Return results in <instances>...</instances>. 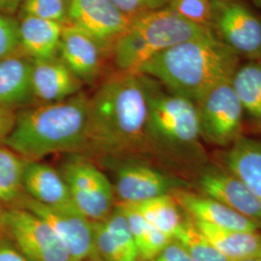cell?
I'll return each instance as SVG.
<instances>
[{
    "mask_svg": "<svg viewBox=\"0 0 261 261\" xmlns=\"http://www.w3.org/2000/svg\"><path fill=\"white\" fill-rule=\"evenodd\" d=\"M173 239L184 248L193 261H231L206 238L189 216L183 220Z\"/></svg>",
    "mask_w": 261,
    "mask_h": 261,
    "instance_id": "484cf974",
    "label": "cell"
},
{
    "mask_svg": "<svg viewBox=\"0 0 261 261\" xmlns=\"http://www.w3.org/2000/svg\"><path fill=\"white\" fill-rule=\"evenodd\" d=\"M179 182L157 168L127 163L116 169L114 193L122 203H137L179 190Z\"/></svg>",
    "mask_w": 261,
    "mask_h": 261,
    "instance_id": "7c38bea8",
    "label": "cell"
},
{
    "mask_svg": "<svg viewBox=\"0 0 261 261\" xmlns=\"http://www.w3.org/2000/svg\"><path fill=\"white\" fill-rule=\"evenodd\" d=\"M130 20L111 0H67V23L84 31L102 47L113 45Z\"/></svg>",
    "mask_w": 261,
    "mask_h": 261,
    "instance_id": "8fae6325",
    "label": "cell"
},
{
    "mask_svg": "<svg viewBox=\"0 0 261 261\" xmlns=\"http://www.w3.org/2000/svg\"><path fill=\"white\" fill-rule=\"evenodd\" d=\"M88 107L89 98L80 92L63 101L25 110L17 115L3 145L25 161L84 151Z\"/></svg>",
    "mask_w": 261,
    "mask_h": 261,
    "instance_id": "3957f363",
    "label": "cell"
},
{
    "mask_svg": "<svg viewBox=\"0 0 261 261\" xmlns=\"http://www.w3.org/2000/svg\"><path fill=\"white\" fill-rule=\"evenodd\" d=\"M0 228L28 261H72L51 227L24 208L1 212Z\"/></svg>",
    "mask_w": 261,
    "mask_h": 261,
    "instance_id": "8992f818",
    "label": "cell"
},
{
    "mask_svg": "<svg viewBox=\"0 0 261 261\" xmlns=\"http://www.w3.org/2000/svg\"><path fill=\"white\" fill-rule=\"evenodd\" d=\"M103 47L84 31L64 24L59 50L60 59L82 82L91 83L101 68Z\"/></svg>",
    "mask_w": 261,
    "mask_h": 261,
    "instance_id": "2e32d148",
    "label": "cell"
},
{
    "mask_svg": "<svg viewBox=\"0 0 261 261\" xmlns=\"http://www.w3.org/2000/svg\"><path fill=\"white\" fill-rule=\"evenodd\" d=\"M0 261H28L4 236L0 238Z\"/></svg>",
    "mask_w": 261,
    "mask_h": 261,
    "instance_id": "836d02e7",
    "label": "cell"
},
{
    "mask_svg": "<svg viewBox=\"0 0 261 261\" xmlns=\"http://www.w3.org/2000/svg\"><path fill=\"white\" fill-rule=\"evenodd\" d=\"M148 223L173 239L183 222L181 208L172 194L156 196L137 203H127Z\"/></svg>",
    "mask_w": 261,
    "mask_h": 261,
    "instance_id": "cb8c5ba5",
    "label": "cell"
},
{
    "mask_svg": "<svg viewBox=\"0 0 261 261\" xmlns=\"http://www.w3.org/2000/svg\"><path fill=\"white\" fill-rule=\"evenodd\" d=\"M17 115L13 110L0 107V145L9 137L16 122Z\"/></svg>",
    "mask_w": 261,
    "mask_h": 261,
    "instance_id": "d6a6232c",
    "label": "cell"
},
{
    "mask_svg": "<svg viewBox=\"0 0 261 261\" xmlns=\"http://www.w3.org/2000/svg\"><path fill=\"white\" fill-rule=\"evenodd\" d=\"M201 195L229 207L261 228V201L227 169H208L198 179Z\"/></svg>",
    "mask_w": 261,
    "mask_h": 261,
    "instance_id": "4fadbf2b",
    "label": "cell"
},
{
    "mask_svg": "<svg viewBox=\"0 0 261 261\" xmlns=\"http://www.w3.org/2000/svg\"><path fill=\"white\" fill-rule=\"evenodd\" d=\"M239 60L240 57L212 32L162 51L139 73L158 81L168 91L197 103L215 86L232 77Z\"/></svg>",
    "mask_w": 261,
    "mask_h": 261,
    "instance_id": "7a4b0ae2",
    "label": "cell"
},
{
    "mask_svg": "<svg viewBox=\"0 0 261 261\" xmlns=\"http://www.w3.org/2000/svg\"><path fill=\"white\" fill-rule=\"evenodd\" d=\"M230 80L215 86L196 103L201 139L222 147L242 137L245 112Z\"/></svg>",
    "mask_w": 261,
    "mask_h": 261,
    "instance_id": "52a82bcc",
    "label": "cell"
},
{
    "mask_svg": "<svg viewBox=\"0 0 261 261\" xmlns=\"http://www.w3.org/2000/svg\"><path fill=\"white\" fill-rule=\"evenodd\" d=\"M230 82L244 112L261 121V60L239 66Z\"/></svg>",
    "mask_w": 261,
    "mask_h": 261,
    "instance_id": "d4e9b609",
    "label": "cell"
},
{
    "mask_svg": "<svg viewBox=\"0 0 261 261\" xmlns=\"http://www.w3.org/2000/svg\"><path fill=\"white\" fill-rule=\"evenodd\" d=\"M194 222L206 238L231 261L245 260L261 254L260 231L225 229Z\"/></svg>",
    "mask_w": 261,
    "mask_h": 261,
    "instance_id": "7402d4cb",
    "label": "cell"
},
{
    "mask_svg": "<svg viewBox=\"0 0 261 261\" xmlns=\"http://www.w3.org/2000/svg\"><path fill=\"white\" fill-rule=\"evenodd\" d=\"M69 187L74 205L92 222L103 221L114 208L112 183L93 164L75 160L60 171Z\"/></svg>",
    "mask_w": 261,
    "mask_h": 261,
    "instance_id": "9c48e42d",
    "label": "cell"
},
{
    "mask_svg": "<svg viewBox=\"0 0 261 261\" xmlns=\"http://www.w3.org/2000/svg\"><path fill=\"white\" fill-rule=\"evenodd\" d=\"M83 82L57 57L32 60L33 98L43 103L63 101L81 92Z\"/></svg>",
    "mask_w": 261,
    "mask_h": 261,
    "instance_id": "9a60e30c",
    "label": "cell"
},
{
    "mask_svg": "<svg viewBox=\"0 0 261 261\" xmlns=\"http://www.w3.org/2000/svg\"><path fill=\"white\" fill-rule=\"evenodd\" d=\"M230 171L261 201V141L240 137L224 155Z\"/></svg>",
    "mask_w": 261,
    "mask_h": 261,
    "instance_id": "44dd1931",
    "label": "cell"
},
{
    "mask_svg": "<svg viewBox=\"0 0 261 261\" xmlns=\"http://www.w3.org/2000/svg\"><path fill=\"white\" fill-rule=\"evenodd\" d=\"M149 79L147 136L150 145L171 152L197 146L201 135L196 102L164 91L154 80Z\"/></svg>",
    "mask_w": 261,
    "mask_h": 261,
    "instance_id": "5b68a950",
    "label": "cell"
},
{
    "mask_svg": "<svg viewBox=\"0 0 261 261\" xmlns=\"http://www.w3.org/2000/svg\"><path fill=\"white\" fill-rule=\"evenodd\" d=\"M212 31L239 57L261 60V18L240 1L214 0Z\"/></svg>",
    "mask_w": 261,
    "mask_h": 261,
    "instance_id": "ba28073f",
    "label": "cell"
},
{
    "mask_svg": "<svg viewBox=\"0 0 261 261\" xmlns=\"http://www.w3.org/2000/svg\"><path fill=\"white\" fill-rule=\"evenodd\" d=\"M149 81L120 71L100 85L89 98L84 151L110 157L146 151Z\"/></svg>",
    "mask_w": 261,
    "mask_h": 261,
    "instance_id": "6da1fadb",
    "label": "cell"
},
{
    "mask_svg": "<svg viewBox=\"0 0 261 261\" xmlns=\"http://www.w3.org/2000/svg\"><path fill=\"white\" fill-rule=\"evenodd\" d=\"M95 251L105 261H140L126 216L118 204L103 221L92 222Z\"/></svg>",
    "mask_w": 261,
    "mask_h": 261,
    "instance_id": "5bb4252c",
    "label": "cell"
},
{
    "mask_svg": "<svg viewBox=\"0 0 261 261\" xmlns=\"http://www.w3.org/2000/svg\"><path fill=\"white\" fill-rule=\"evenodd\" d=\"M22 208L47 223L65 246L72 261H83L97 255L93 240L92 221L86 218L74 203L44 205L30 197L21 201Z\"/></svg>",
    "mask_w": 261,
    "mask_h": 261,
    "instance_id": "30bf717a",
    "label": "cell"
},
{
    "mask_svg": "<svg viewBox=\"0 0 261 261\" xmlns=\"http://www.w3.org/2000/svg\"><path fill=\"white\" fill-rule=\"evenodd\" d=\"M32 59L11 56L0 61V107L13 110L32 98Z\"/></svg>",
    "mask_w": 261,
    "mask_h": 261,
    "instance_id": "ffe728a7",
    "label": "cell"
},
{
    "mask_svg": "<svg viewBox=\"0 0 261 261\" xmlns=\"http://www.w3.org/2000/svg\"><path fill=\"white\" fill-rule=\"evenodd\" d=\"M83 261H105L103 259H102L100 256H98V255H96V256H93V257H90V258H88V259H85V260Z\"/></svg>",
    "mask_w": 261,
    "mask_h": 261,
    "instance_id": "d590c367",
    "label": "cell"
},
{
    "mask_svg": "<svg viewBox=\"0 0 261 261\" xmlns=\"http://www.w3.org/2000/svg\"><path fill=\"white\" fill-rule=\"evenodd\" d=\"M117 204L121 208L128 221L138 248L140 260H152L168 246L172 238L148 223L129 204L122 202Z\"/></svg>",
    "mask_w": 261,
    "mask_h": 261,
    "instance_id": "603a6c76",
    "label": "cell"
},
{
    "mask_svg": "<svg viewBox=\"0 0 261 261\" xmlns=\"http://www.w3.org/2000/svg\"><path fill=\"white\" fill-rule=\"evenodd\" d=\"M21 187L28 193V197L44 205L73 203L69 187L62 174L56 168L39 161L25 162Z\"/></svg>",
    "mask_w": 261,
    "mask_h": 261,
    "instance_id": "ac0fdd59",
    "label": "cell"
},
{
    "mask_svg": "<svg viewBox=\"0 0 261 261\" xmlns=\"http://www.w3.org/2000/svg\"><path fill=\"white\" fill-rule=\"evenodd\" d=\"M21 15L67 23V0H24Z\"/></svg>",
    "mask_w": 261,
    "mask_h": 261,
    "instance_id": "f1b7e54d",
    "label": "cell"
},
{
    "mask_svg": "<svg viewBox=\"0 0 261 261\" xmlns=\"http://www.w3.org/2000/svg\"><path fill=\"white\" fill-rule=\"evenodd\" d=\"M172 195L187 216L196 222L225 229L260 231L255 223L211 197L182 190L174 191Z\"/></svg>",
    "mask_w": 261,
    "mask_h": 261,
    "instance_id": "e0dca14e",
    "label": "cell"
},
{
    "mask_svg": "<svg viewBox=\"0 0 261 261\" xmlns=\"http://www.w3.org/2000/svg\"><path fill=\"white\" fill-rule=\"evenodd\" d=\"M214 0H169L168 7L197 27L212 30Z\"/></svg>",
    "mask_w": 261,
    "mask_h": 261,
    "instance_id": "83f0119b",
    "label": "cell"
},
{
    "mask_svg": "<svg viewBox=\"0 0 261 261\" xmlns=\"http://www.w3.org/2000/svg\"><path fill=\"white\" fill-rule=\"evenodd\" d=\"M112 3L130 18L143 13L168 7L169 0H111Z\"/></svg>",
    "mask_w": 261,
    "mask_h": 261,
    "instance_id": "4dcf8cb0",
    "label": "cell"
},
{
    "mask_svg": "<svg viewBox=\"0 0 261 261\" xmlns=\"http://www.w3.org/2000/svg\"><path fill=\"white\" fill-rule=\"evenodd\" d=\"M25 160L0 145V201L12 202L19 196Z\"/></svg>",
    "mask_w": 261,
    "mask_h": 261,
    "instance_id": "4316f807",
    "label": "cell"
},
{
    "mask_svg": "<svg viewBox=\"0 0 261 261\" xmlns=\"http://www.w3.org/2000/svg\"><path fill=\"white\" fill-rule=\"evenodd\" d=\"M24 0H0V13L12 15L21 7Z\"/></svg>",
    "mask_w": 261,
    "mask_h": 261,
    "instance_id": "e575fe53",
    "label": "cell"
},
{
    "mask_svg": "<svg viewBox=\"0 0 261 261\" xmlns=\"http://www.w3.org/2000/svg\"><path fill=\"white\" fill-rule=\"evenodd\" d=\"M19 50V20L0 13V61L17 56Z\"/></svg>",
    "mask_w": 261,
    "mask_h": 261,
    "instance_id": "f546056e",
    "label": "cell"
},
{
    "mask_svg": "<svg viewBox=\"0 0 261 261\" xmlns=\"http://www.w3.org/2000/svg\"><path fill=\"white\" fill-rule=\"evenodd\" d=\"M242 261H261V254L260 255H256V256H253L251 258H248V259H245Z\"/></svg>",
    "mask_w": 261,
    "mask_h": 261,
    "instance_id": "8d00e7d4",
    "label": "cell"
},
{
    "mask_svg": "<svg viewBox=\"0 0 261 261\" xmlns=\"http://www.w3.org/2000/svg\"><path fill=\"white\" fill-rule=\"evenodd\" d=\"M252 3L255 5L256 8H258L261 11V0H252Z\"/></svg>",
    "mask_w": 261,
    "mask_h": 261,
    "instance_id": "74e56055",
    "label": "cell"
},
{
    "mask_svg": "<svg viewBox=\"0 0 261 261\" xmlns=\"http://www.w3.org/2000/svg\"><path fill=\"white\" fill-rule=\"evenodd\" d=\"M220 1H239V0H220Z\"/></svg>",
    "mask_w": 261,
    "mask_h": 261,
    "instance_id": "f35d334b",
    "label": "cell"
},
{
    "mask_svg": "<svg viewBox=\"0 0 261 261\" xmlns=\"http://www.w3.org/2000/svg\"><path fill=\"white\" fill-rule=\"evenodd\" d=\"M150 261H193L184 250V248L174 239L159 253L156 257Z\"/></svg>",
    "mask_w": 261,
    "mask_h": 261,
    "instance_id": "1f68e13d",
    "label": "cell"
},
{
    "mask_svg": "<svg viewBox=\"0 0 261 261\" xmlns=\"http://www.w3.org/2000/svg\"><path fill=\"white\" fill-rule=\"evenodd\" d=\"M212 32L182 19L168 7L143 13L132 18L128 29L113 44L115 64L121 72L139 73L162 51Z\"/></svg>",
    "mask_w": 261,
    "mask_h": 261,
    "instance_id": "277c9868",
    "label": "cell"
},
{
    "mask_svg": "<svg viewBox=\"0 0 261 261\" xmlns=\"http://www.w3.org/2000/svg\"><path fill=\"white\" fill-rule=\"evenodd\" d=\"M20 50L32 60L56 57L64 24L21 15L19 21Z\"/></svg>",
    "mask_w": 261,
    "mask_h": 261,
    "instance_id": "d6986e66",
    "label": "cell"
}]
</instances>
